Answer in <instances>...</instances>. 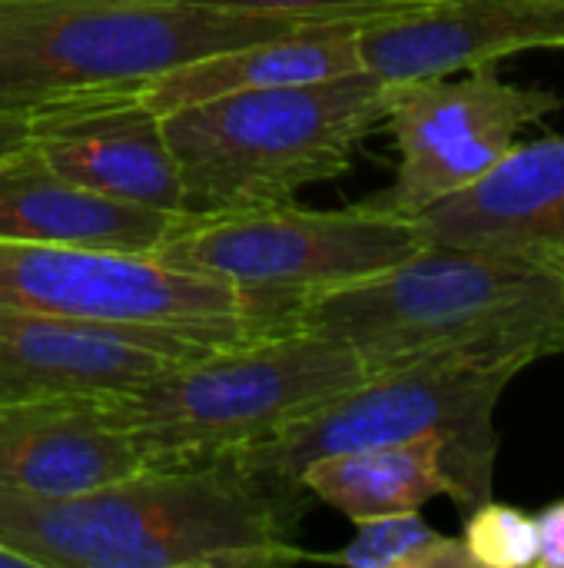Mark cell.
Segmentation results:
<instances>
[{
	"label": "cell",
	"mask_w": 564,
	"mask_h": 568,
	"mask_svg": "<svg viewBox=\"0 0 564 568\" xmlns=\"http://www.w3.org/2000/svg\"><path fill=\"white\" fill-rule=\"evenodd\" d=\"M306 489L236 456L146 466L76 496L0 493V549L30 568H269L312 559L289 542Z\"/></svg>",
	"instance_id": "6da1fadb"
},
{
	"label": "cell",
	"mask_w": 564,
	"mask_h": 568,
	"mask_svg": "<svg viewBox=\"0 0 564 568\" xmlns=\"http://www.w3.org/2000/svg\"><path fill=\"white\" fill-rule=\"evenodd\" d=\"M296 329L346 343L366 376L495 339H542L564 353L562 250L425 246L382 273L306 293Z\"/></svg>",
	"instance_id": "7a4b0ae2"
},
{
	"label": "cell",
	"mask_w": 564,
	"mask_h": 568,
	"mask_svg": "<svg viewBox=\"0 0 564 568\" xmlns=\"http://www.w3.org/2000/svg\"><path fill=\"white\" fill-rule=\"evenodd\" d=\"M392 83L369 70L213 97L163 116L183 213L213 216L286 203L296 190L352 166L359 143L386 126Z\"/></svg>",
	"instance_id": "3957f363"
},
{
	"label": "cell",
	"mask_w": 564,
	"mask_h": 568,
	"mask_svg": "<svg viewBox=\"0 0 564 568\" xmlns=\"http://www.w3.org/2000/svg\"><path fill=\"white\" fill-rule=\"evenodd\" d=\"M542 356H552L542 339H495L432 353L366 376L349 393L289 423L276 439L233 456L283 486L302 489L299 473L322 456L439 436L455 503L475 509L492 489L495 406L505 386Z\"/></svg>",
	"instance_id": "277c9868"
},
{
	"label": "cell",
	"mask_w": 564,
	"mask_h": 568,
	"mask_svg": "<svg viewBox=\"0 0 564 568\" xmlns=\"http://www.w3.org/2000/svg\"><path fill=\"white\" fill-rule=\"evenodd\" d=\"M366 379L359 356L312 329L216 346L100 403L143 466H193L276 439Z\"/></svg>",
	"instance_id": "5b68a950"
},
{
	"label": "cell",
	"mask_w": 564,
	"mask_h": 568,
	"mask_svg": "<svg viewBox=\"0 0 564 568\" xmlns=\"http://www.w3.org/2000/svg\"><path fill=\"white\" fill-rule=\"evenodd\" d=\"M322 20L150 0H0V113L143 87L206 53L286 37Z\"/></svg>",
	"instance_id": "8992f818"
},
{
	"label": "cell",
	"mask_w": 564,
	"mask_h": 568,
	"mask_svg": "<svg viewBox=\"0 0 564 568\" xmlns=\"http://www.w3.org/2000/svg\"><path fill=\"white\" fill-rule=\"evenodd\" d=\"M302 296L183 273L150 253L0 240V306L156 326L203 346H236L296 329Z\"/></svg>",
	"instance_id": "52a82bcc"
},
{
	"label": "cell",
	"mask_w": 564,
	"mask_h": 568,
	"mask_svg": "<svg viewBox=\"0 0 564 568\" xmlns=\"http://www.w3.org/2000/svg\"><path fill=\"white\" fill-rule=\"evenodd\" d=\"M425 246L416 216L372 203L306 210L286 200L213 216L186 213L150 256L233 286L316 293L382 273Z\"/></svg>",
	"instance_id": "ba28073f"
},
{
	"label": "cell",
	"mask_w": 564,
	"mask_h": 568,
	"mask_svg": "<svg viewBox=\"0 0 564 568\" xmlns=\"http://www.w3.org/2000/svg\"><path fill=\"white\" fill-rule=\"evenodd\" d=\"M216 346L156 329L0 306V406L106 399Z\"/></svg>",
	"instance_id": "9c48e42d"
},
{
	"label": "cell",
	"mask_w": 564,
	"mask_h": 568,
	"mask_svg": "<svg viewBox=\"0 0 564 568\" xmlns=\"http://www.w3.org/2000/svg\"><path fill=\"white\" fill-rule=\"evenodd\" d=\"M30 150L63 180L93 193L183 213V186L163 116L140 100V87L93 90L27 113Z\"/></svg>",
	"instance_id": "30bf717a"
},
{
	"label": "cell",
	"mask_w": 564,
	"mask_h": 568,
	"mask_svg": "<svg viewBox=\"0 0 564 568\" xmlns=\"http://www.w3.org/2000/svg\"><path fill=\"white\" fill-rule=\"evenodd\" d=\"M564 47V0H435L359 27L362 70L386 83L449 77Z\"/></svg>",
	"instance_id": "8fae6325"
},
{
	"label": "cell",
	"mask_w": 564,
	"mask_h": 568,
	"mask_svg": "<svg viewBox=\"0 0 564 568\" xmlns=\"http://www.w3.org/2000/svg\"><path fill=\"white\" fill-rule=\"evenodd\" d=\"M429 246L512 253L564 243V136L512 143L475 183L425 206Z\"/></svg>",
	"instance_id": "7c38bea8"
},
{
	"label": "cell",
	"mask_w": 564,
	"mask_h": 568,
	"mask_svg": "<svg viewBox=\"0 0 564 568\" xmlns=\"http://www.w3.org/2000/svg\"><path fill=\"white\" fill-rule=\"evenodd\" d=\"M146 469L96 399L0 406V493L76 496Z\"/></svg>",
	"instance_id": "4fadbf2b"
},
{
	"label": "cell",
	"mask_w": 564,
	"mask_h": 568,
	"mask_svg": "<svg viewBox=\"0 0 564 568\" xmlns=\"http://www.w3.org/2000/svg\"><path fill=\"white\" fill-rule=\"evenodd\" d=\"M186 213L123 203L53 173L30 143L0 156V240L153 253Z\"/></svg>",
	"instance_id": "5bb4252c"
},
{
	"label": "cell",
	"mask_w": 564,
	"mask_h": 568,
	"mask_svg": "<svg viewBox=\"0 0 564 568\" xmlns=\"http://www.w3.org/2000/svg\"><path fill=\"white\" fill-rule=\"evenodd\" d=\"M366 20H322L286 37L206 53L183 67H173L140 87V100L166 116L173 110L266 87L319 83L362 70L359 27Z\"/></svg>",
	"instance_id": "9a60e30c"
},
{
	"label": "cell",
	"mask_w": 564,
	"mask_h": 568,
	"mask_svg": "<svg viewBox=\"0 0 564 568\" xmlns=\"http://www.w3.org/2000/svg\"><path fill=\"white\" fill-rule=\"evenodd\" d=\"M564 106L552 90L505 83L495 63L472 67L469 77H429L392 83V103L386 126L396 136L399 160H419L439 150H452L492 126L522 130Z\"/></svg>",
	"instance_id": "2e32d148"
},
{
	"label": "cell",
	"mask_w": 564,
	"mask_h": 568,
	"mask_svg": "<svg viewBox=\"0 0 564 568\" xmlns=\"http://www.w3.org/2000/svg\"><path fill=\"white\" fill-rule=\"evenodd\" d=\"M445 443L439 436L322 456L299 473L306 493L339 509L352 523L419 513L439 496L455 499V483L442 466Z\"/></svg>",
	"instance_id": "e0dca14e"
},
{
	"label": "cell",
	"mask_w": 564,
	"mask_h": 568,
	"mask_svg": "<svg viewBox=\"0 0 564 568\" xmlns=\"http://www.w3.org/2000/svg\"><path fill=\"white\" fill-rule=\"evenodd\" d=\"M356 526L349 546L312 559L349 568H475L462 539L435 532L419 513H392Z\"/></svg>",
	"instance_id": "ac0fdd59"
},
{
	"label": "cell",
	"mask_w": 564,
	"mask_h": 568,
	"mask_svg": "<svg viewBox=\"0 0 564 568\" xmlns=\"http://www.w3.org/2000/svg\"><path fill=\"white\" fill-rule=\"evenodd\" d=\"M462 546L475 568H529L539 559V523L505 503H479L469 509Z\"/></svg>",
	"instance_id": "d6986e66"
},
{
	"label": "cell",
	"mask_w": 564,
	"mask_h": 568,
	"mask_svg": "<svg viewBox=\"0 0 564 568\" xmlns=\"http://www.w3.org/2000/svg\"><path fill=\"white\" fill-rule=\"evenodd\" d=\"M150 3H183L233 13H266V17H299V20H376L392 13H409L435 0H150Z\"/></svg>",
	"instance_id": "ffe728a7"
},
{
	"label": "cell",
	"mask_w": 564,
	"mask_h": 568,
	"mask_svg": "<svg viewBox=\"0 0 564 568\" xmlns=\"http://www.w3.org/2000/svg\"><path fill=\"white\" fill-rule=\"evenodd\" d=\"M535 523H539V559H535V566L564 568V499L548 506Z\"/></svg>",
	"instance_id": "44dd1931"
},
{
	"label": "cell",
	"mask_w": 564,
	"mask_h": 568,
	"mask_svg": "<svg viewBox=\"0 0 564 568\" xmlns=\"http://www.w3.org/2000/svg\"><path fill=\"white\" fill-rule=\"evenodd\" d=\"M27 146V116L0 113V156H10Z\"/></svg>",
	"instance_id": "7402d4cb"
},
{
	"label": "cell",
	"mask_w": 564,
	"mask_h": 568,
	"mask_svg": "<svg viewBox=\"0 0 564 568\" xmlns=\"http://www.w3.org/2000/svg\"><path fill=\"white\" fill-rule=\"evenodd\" d=\"M0 568H30L23 556L10 552V549H0Z\"/></svg>",
	"instance_id": "603a6c76"
},
{
	"label": "cell",
	"mask_w": 564,
	"mask_h": 568,
	"mask_svg": "<svg viewBox=\"0 0 564 568\" xmlns=\"http://www.w3.org/2000/svg\"><path fill=\"white\" fill-rule=\"evenodd\" d=\"M558 250H562V260H564V243H558Z\"/></svg>",
	"instance_id": "cb8c5ba5"
}]
</instances>
